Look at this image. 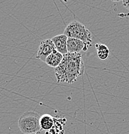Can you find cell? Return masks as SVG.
I'll return each instance as SVG.
<instances>
[{"mask_svg":"<svg viewBox=\"0 0 129 134\" xmlns=\"http://www.w3.org/2000/svg\"><path fill=\"white\" fill-rule=\"evenodd\" d=\"M84 69L82 55L80 53H67L64 55L61 63L54 71L58 83L71 85L83 75Z\"/></svg>","mask_w":129,"mask_h":134,"instance_id":"obj_1","label":"cell"},{"mask_svg":"<svg viewBox=\"0 0 129 134\" xmlns=\"http://www.w3.org/2000/svg\"><path fill=\"white\" fill-rule=\"evenodd\" d=\"M41 116L34 111H26L18 120V127L24 134H39L41 132L40 126Z\"/></svg>","mask_w":129,"mask_h":134,"instance_id":"obj_2","label":"cell"},{"mask_svg":"<svg viewBox=\"0 0 129 134\" xmlns=\"http://www.w3.org/2000/svg\"><path fill=\"white\" fill-rule=\"evenodd\" d=\"M64 34L67 37L81 40L89 48L92 47V34L85 25L78 21H72L70 22L65 29Z\"/></svg>","mask_w":129,"mask_h":134,"instance_id":"obj_3","label":"cell"},{"mask_svg":"<svg viewBox=\"0 0 129 134\" xmlns=\"http://www.w3.org/2000/svg\"><path fill=\"white\" fill-rule=\"evenodd\" d=\"M56 50L52 39H47L41 42L37 52V59L45 62L46 58Z\"/></svg>","mask_w":129,"mask_h":134,"instance_id":"obj_4","label":"cell"},{"mask_svg":"<svg viewBox=\"0 0 129 134\" xmlns=\"http://www.w3.org/2000/svg\"><path fill=\"white\" fill-rule=\"evenodd\" d=\"M67 48L68 53L79 54L82 50L86 52L89 48V47L81 40L68 37Z\"/></svg>","mask_w":129,"mask_h":134,"instance_id":"obj_5","label":"cell"},{"mask_svg":"<svg viewBox=\"0 0 129 134\" xmlns=\"http://www.w3.org/2000/svg\"><path fill=\"white\" fill-rule=\"evenodd\" d=\"M67 40H68V37L64 34L57 35L52 38L56 50L64 55L68 53L67 48Z\"/></svg>","mask_w":129,"mask_h":134,"instance_id":"obj_6","label":"cell"},{"mask_svg":"<svg viewBox=\"0 0 129 134\" xmlns=\"http://www.w3.org/2000/svg\"><path fill=\"white\" fill-rule=\"evenodd\" d=\"M54 125L52 129L46 132V134H64V126L66 124V118H59L58 117H53Z\"/></svg>","mask_w":129,"mask_h":134,"instance_id":"obj_7","label":"cell"},{"mask_svg":"<svg viewBox=\"0 0 129 134\" xmlns=\"http://www.w3.org/2000/svg\"><path fill=\"white\" fill-rule=\"evenodd\" d=\"M64 58V55L55 50L46 59L45 63L48 66L55 68L60 65Z\"/></svg>","mask_w":129,"mask_h":134,"instance_id":"obj_8","label":"cell"},{"mask_svg":"<svg viewBox=\"0 0 129 134\" xmlns=\"http://www.w3.org/2000/svg\"><path fill=\"white\" fill-rule=\"evenodd\" d=\"M54 125L53 117L50 114H43L40 118V126L41 131L45 130L46 132L52 129Z\"/></svg>","mask_w":129,"mask_h":134,"instance_id":"obj_9","label":"cell"},{"mask_svg":"<svg viewBox=\"0 0 129 134\" xmlns=\"http://www.w3.org/2000/svg\"><path fill=\"white\" fill-rule=\"evenodd\" d=\"M97 55L101 60H106L110 56V50L108 47L102 43H96L95 44Z\"/></svg>","mask_w":129,"mask_h":134,"instance_id":"obj_10","label":"cell"},{"mask_svg":"<svg viewBox=\"0 0 129 134\" xmlns=\"http://www.w3.org/2000/svg\"><path fill=\"white\" fill-rule=\"evenodd\" d=\"M122 3H123V6L129 11V0H124V1H122Z\"/></svg>","mask_w":129,"mask_h":134,"instance_id":"obj_11","label":"cell"}]
</instances>
